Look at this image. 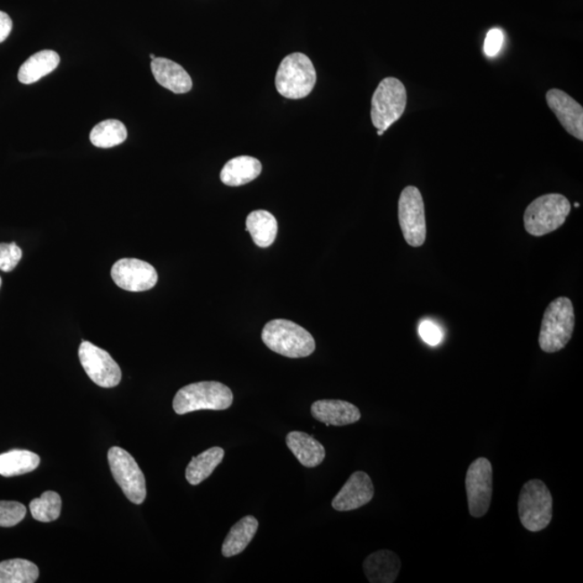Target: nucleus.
<instances>
[{
	"instance_id": "obj_27",
	"label": "nucleus",
	"mask_w": 583,
	"mask_h": 583,
	"mask_svg": "<svg viewBox=\"0 0 583 583\" xmlns=\"http://www.w3.org/2000/svg\"><path fill=\"white\" fill-rule=\"evenodd\" d=\"M31 517L36 521L52 522L59 519L62 509V499L56 492H45L40 498H35L30 503Z\"/></svg>"
},
{
	"instance_id": "obj_20",
	"label": "nucleus",
	"mask_w": 583,
	"mask_h": 583,
	"mask_svg": "<svg viewBox=\"0 0 583 583\" xmlns=\"http://www.w3.org/2000/svg\"><path fill=\"white\" fill-rule=\"evenodd\" d=\"M60 64V56L56 51L43 50L29 57L20 67L18 78L24 85H30L54 72Z\"/></svg>"
},
{
	"instance_id": "obj_16",
	"label": "nucleus",
	"mask_w": 583,
	"mask_h": 583,
	"mask_svg": "<svg viewBox=\"0 0 583 583\" xmlns=\"http://www.w3.org/2000/svg\"><path fill=\"white\" fill-rule=\"evenodd\" d=\"M151 72L160 86L176 94L187 93L192 90L193 81L188 73L177 63L156 57L151 61Z\"/></svg>"
},
{
	"instance_id": "obj_28",
	"label": "nucleus",
	"mask_w": 583,
	"mask_h": 583,
	"mask_svg": "<svg viewBox=\"0 0 583 583\" xmlns=\"http://www.w3.org/2000/svg\"><path fill=\"white\" fill-rule=\"evenodd\" d=\"M24 504L17 502H0V527H13L23 521Z\"/></svg>"
},
{
	"instance_id": "obj_14",
	"label": "nucleus",
	"mask_w": 583,
	"mask_h": 583,
	"mask_svg": "<svg viewBox=\"0 0 583 583\" xmlns=\"http://www.w3.org/2000/svg\"><path fill=\"white\" fill-rule=\"evenodd\" d=\"M548 107L558 117L562 127L577 140L583 141V107L570 94L551 89L547 92Z\"/></svg>"
},
{
	"instance_id": "obj_1",
	"label": "nucleus",
	"mask_w": 583,
	"mask_h": 583,
	"mask_svg": "<svg viewBox=\"0 0 583 583\" xmlns=\"http://www.w3.org/2000/svg\"><path fill=\"white\" fill-rule=\"evenodd\" d=\"M261 339L268 348L287 358H304L316 349L313 335L301 325L286 319L268 322L262 329Z\"/></svg>"
},
{
	"instance_id": "obj_10",
	"label": "nucleus",
	"mask_w": 583,
	"mask_h": 583,
	"mask_svg": "<svg viewBox=\"0 0 583 583\" xmlns=\"http://www.w3.org/2000/svg\"><path fill=\"white\" fill-rule=\"evenodd\" d=\"M466 492L471 516L484 517L490 510L493 497V467L484 457L472 462L467 471Z\"/></svg>"
},
{
	"instance_id": "obj_24",
	"label": "nucleus",
	"mask_w": 583,
	"mask_h": 583,
	"mask_svg": "<svg viewBox=\"0 0 583 583\" xmlns=\"http://www.w3.org/2000/svg\"><path fill=\"white\" fill-rule=\"evenodd\" d=\"M40 464V457L33 451L13 450L0 455V476L10 477L30 474Z\"/></svg>"
},
{
	"instance_id": "obj_2",
	"label": "nucleus",
	"mask_w": 583,
	"mask_h": 583,
	"mask_svg": "<svg viewBox=\"0 0 583 583\" xmlns=\"http://www.w3.org/2000/svg\"><path fill=\"white\" fill-rule=\"evenodd\" d=\"M576 323L575 310L570 298L559 297L549 304L544 313L539 334L541 350L559 353L570 343Z\"/></svg>"
},
{
	"instance_id": "obj_19",
	"label": "nucleus",
	"mask_w": 583,
	"mask_h": 583,
	"mask_svg": "<svg viewBox=\"0 0 583 583\" xmlns=\"http://www.w3.org/2000/svg\"><path fill=\"white\" fill-rule=\"evenodd\" d=\"M261 173V164L260 160L250 156H239L230 159L220 171V181L225 185L238 187L245 185L255 178L259 177Z\"/></svg>"
},
{
	"instance_id": "obj_25",
	"label": "nucleus",
	"mask_w": 583,
	"mask_h": 583,
	"mask_svg": "<svg viewBox=\"0 0 583 583\" xmlns=\"http://www.w3.org/2000/svg\"><path fill=\"white\" fill-rule=\"evenodd\" d=\"M127 138V128L122 122L115 119L99 123L90 133L91 143L99 149H112V147L124 143Z\"/></svg>"
},
{
	"instance_id": "obj_23",
	"label": "nucleus",
	"mask_w": 583,
	"mask_h": 583,
	"mask_svg": "<svg viewBox=\"0 0 583 583\" xmlns=\"http://www.w3.org/2000/svg\"><path fill=\"white\" fill-rule=\"evenodd\" d=\"M225 451L222 448H212L193 457L186 468V480L189 484L199 485L211 476L223 461Z\"/></svg>"
},
{
	"instance_id": "obj_11",
	"label": "nucleus",
	"mask_w": 583,
	"mask_h": 583,
	"mask_svg": "<svg viewBox=\"0 0 583 583\" xmlns=\"http://www.w3.org/2000/svg\"><path fill=\"white\" fill-rule=\"evenodd\" d=\"M78 354L83 370L94 383L102 388L119 385L122 370L107 351L99 348L90 341H82Z\"/></svg>"
},
{
	"instance_id": "obj_17",
	"label": "nucleus",
	"mask_w": 583,
	"mask_h": 583,
	"mask_svg": "<svg viewBox=\"0 0 583 583\" xmlns=\"http://www.w3.org/2000/svg\"><path fill=\"white\" fill-rule=\"evenodd\" d=\"M400 570V558L389 550L372 553L367 556L364 563V574L371 583L395 582Z\"/></svg>"
},
{
	"instance_id": "obj_34",
	"label": "nucleus",
	"mask_w": 583,
	"mask_h": 583,
	"mask_svg": "<svg viewBox=\"0 0 583 583\" xmlns=\"http://www.w3.org/2000/svg\"><path fill=\"white\" fill-rule=\"evenodd\" d=\"M150 59H151V61H152V60H155V59H156V56H155V55H150Z\"/></svg>"
},
{
	"instance_id": "obj_31",
	"label": "nucleus",
	"mask_w": 583,
	"mask_h": 583,
	"mask_svg": "<svg viewBox=\"0 0 583 583\" xmlns=\"http://www.w3.org/2000/svg\"><path fill=\"white\" fill-rule=\"evenodd\" d=\"M503 39L504 37L502 30L493 29L488 31L485 39L484 48H483L486 56H496L502 50Z\"/></svg>"
},
{
	"instance_id": "obj_12",
	"label": "nucleus",
	"mask_w": 583,
	"mask_h": 583,
	"mask_svg": "<svg viewBox=\"0 0 583 583\" xmlns=\"http://www.w3.org/2000/svg\"><path fill=\"white\" fill-rule=\"evenodd\" d=\"M112 278L116 285L129 292L149 291L159 281L154 266L138 259H123L115 262Z\"/></svg>"
},
{
	"instance_id": "obj_5",
	"label": "nucleus",
	"mask_w": 583,
	"mask_h": 583,
	"mask_svg": "<svg viewBox=\"0 0 583 583\" xmlns=\"http://www.w3.org/2000/svg\"><path fill=\"white\" fill-rule=\"evenodd\" d=\"M317 73L312 60L303 54H292L283 59L276 76V88L282 97L304 99L313 90Z\"/></svg>"
},
{
	"instance_id": "obj_18",
	"label": "nucleus",
	"mask_w": 583,
	"mask_h": 583,
	"mask_svg": "<svg viewBox=\"0 0 583 583\" xmlns=\"http://www.w3.org/2000/svg\"><path fill=\"white\" fill-rule=\"evenodd\" d=\"M287 445L297 460L307 468L322 465L325 459L324 446L313 435L306 433L292 432L287 435Z\"/></svg>"
},
{
	"instance_id": "obj_35",
	"label": "nucleus",
	"mask_w": 583,
	"mask_h": 583,
	"mask_svg": "<svg viewBox=\"0 0 583 583\" xmlns=\"http://www.w3.org/2000/svg\"><path fill=\"white\" fill-rule=\"evenodd\" d=\"M2 283H3V280H2V278H0V287H2Z\"/></svg>"
},
{
	"instance_id": "obj_32",
	"label": "nucleus",
	"mask_w": 583,
	"mask_h": 583,
	"mask_svg": "<svg viewBox=\"0 0 583 583\" xmlns=\"http://www.w3.org/2000/svg\"><path fill=\"white\" fill-rule=\"evenodd\" d=\"M13 20L7 13L0 12V43L6 40L13 30Z\"/></svg>"
},
{
	"instance_id": "obj_15",
	"label": "nucleus",
	"mask_w": 583,
	"mask_h": 583,
	"mask_svg": "<svg viewBox=\"0 0 583 583\" xmlns=\"http://www.w3.org/2000/svg\"><path fill=\"white\" fill-rule=\"evenodd\" d=\"M312 415L327 425H348L359 422L361 412L353 403L341 400H319L312 406Z\"/></svg>"
},
{
	"instance_id": "obj_33",
	"label": "nucleus",
	"mask_w": 583,
	"mask_h": 583,
	"mask_svg": "<svg viewBox=\"0 0 583 583\" xmlns=\"http://www.w3.org/2000/svg\"><path fill=\"white\" fill-rule=\"evenodd\" d=\"M377 134L380 135V136H382V135L383 134V131H382V130H378V131H377Z\"/></svg>"
},
{
	"instance_id": "obj_26",
	"label": "nucleus",
	"mask_w": 583,
	"mask_h": 583,
	"mask_svg": "<svg viewBox=\"0 0 583 583\" xmlns=\"http://www.w3.org/2000/svg\"><path fill=\"white\" fill-rule=\"evenodd\" d=\"M39 570L34 563L22 559L0 562V583H34Z\"/></svg>"
},
{
	"instance_id": "obj_8",
	"label": "nucleus",
	"mask_w": 583,
	"mask_h": 583,
	"mask_svg": "<svg viewBox=\"0 0 583 583\" xmlns=\"http://www.w3.org/2000/svg\"><path fill=\"white\" fill-rule=\"evenodd\" d=\"M399 223L403 237L413 248H419L427 238L424 203L419 189L407 186L399 199Z\"/></svg>"
},
{
	"instance_id": "obj_22",
	"label": "nucleus",
	"mask_w": 583,
	"mask_h": 583,
	"mask_svg": "<svg viewBox=\"0 0 583 583\" xmlns=\"http://www.w3.org/2000/svg\"><path fill=\"white\" fill-rule=\"evenodd\" d=\"M246 230L257 246L261 249L270 248L277 237V219L271 213L257 210L246 218Z\"/></svg>"
},
{
	"instance_id": "obj_30",
	"label": "nucleus",
	"mask_w": 583,
	"mask_h": 583,
	"mask_svg": "<svg viewBox=\"0 0 583 583\" xmlns=\"http://www.w3.org/2000/svg\"><path fill=\"white\" fill-rule=\"evenodd\" d=\"M419 335L430 346H437L443 339L442 330H441L437 324L429 322V320H425V322L420 323Z\"/></svg>"
},
{
	"instance_id": "obj_9",
	"label": "nucleus",
	"mask_w": 583,
	"mask_h": 583,
	"mask_svg": "<svg viewBox=\"0 0 583 583\" xmlns=\"http://www.w3.org/2000/svg\"><path fill=\"white\" fill-rule=\"evenodd\" d=\"M108 464L114 479L131 502L143 503L146 498V481L138 462L127 450L114 448L108 450Z\"/></svg>"
},
{
	"instance_id": "obj_4",
	"label": "nucleus",
	"mask_w": 583,
	"mask_h": 583,
	"mask_svg": "<svg viewBox=\"0 0 583 583\" xmlns=\"http://www.w3.org/2000/svg\"><path fill=\"white\" fill-rule=\"evenodd\" d=\"M570 211V202L563 194H544L525 210V230L534 237H543L562 227Z\"/></svg>"
},
{
	"instance_id": "obj_13",
	"label": "nucleus",
	"mask_w": 583,
	"mask_h": 583,
	"mask_svg": "<svg viewBox=\"0 0 583 583\" xmlns=\"http://www.w3.org/2000/svg\"><path fill=\"white\" fill-rule=\"evenodd\" d=\"M374 493L370 476L364 471H356L334 497L332 507L339 512L356 510L369 503Z\"/></svg>"
},
{
	"instance_id": "obj_29",
	"label": "nucleus",
	"mask_w": 583,
	"mask_h": 583,
	"mask_svg": "<svg viewBox=\"0 0 583 583\" xmlns=\"http://www.w3.org/2000/svg\"><path fill=\"white\" fill-rule=\"evenodd\" d=\"M23 252L17 244H0V270L10 272L22 260Z\"/></svg>"
},
{
	"instance_id": "obj_6",
	"label": "nucleus",
	"mask_w": 583,
	"mask_h": 583,
	"mask_svg": "<svg viewBox=\"0 0 583 583\" xmlns=\"http://www.w3.org/2000/svg\"><path fill=\"white\" fill-rule=\"evenodd\" d=\"M519 517L525 528L537 533L548 527L553 516V499L547 485L540 480L525 483L519 493Z\"/></svg>"
},
{
	"instance_id": "obj_21",
	"label": "nucleus",
	"mask_w": 583,
	"mask_h": 583,
	"mask_svg": "<svg viewBox=\"0 0 583 583\" xmlns=\"http://www.w3.org/2000/svg\"><path fill=\"white\" fill-rule=\"evenodd\" d=\"M257 529L259 521L252 516L244 517L236 523L223 543L222 553L225 558L243 553L254 538Z\"/></svg>"
},
{
	"instance_id": "obj_3",
	"label": "nucleus",
	"mask_w": 583,
	"mask_h": 583,
	"mask_svg": "<svg viewBox=\"0 0 583 583\" xmlns=\"http://www.w3.org/2000/svg\"><path fill=\"white\" fill-rule=\"evenodd\" d=\"M233 402V392L224 383L201 382L180 389L173 400V408L178 415L202 411V409L224 411L229 408Z\"/></svg>"
},
{
	"instance_id": "obj_7",
	"label": "nucleus",
	"mask_w": 583,
	"mask_h": 583,
	"mask_svg": "<svg viewBox=\"0 0 583 583\" xmlns=\"http://www.w3.org/2000/svg\"><path fill=\"white\" fill-rule=\"evenodd\" d=\"M407 93L403 82L388 77L378 85L372 98L371 118L377 130L383 133L402 117L407 108Z\"/></svg>"
}]
</instances>
